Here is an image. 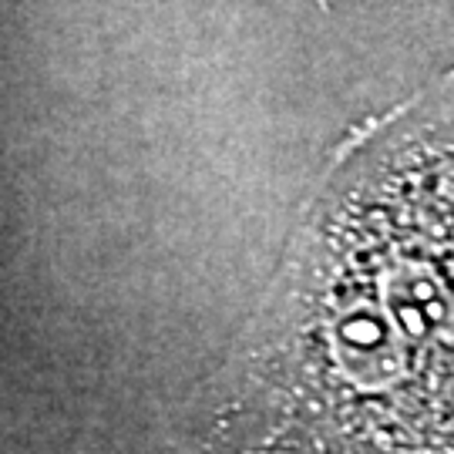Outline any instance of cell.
<instances>
[{"instance_id": "6da1fadb", "label": "cell", "mask_w": 454, "mask_h": 454, "mask_svg": "<svg viewBox=\"0 0 454 454\" xmlns=\"http://www.w3.org/2000/svg\"><path fill=\"white\" fill-rule=\"evenodd\" d=\"M209 434L215 454H454V84L333 165Z\"/></svg>"}]
</instances>
